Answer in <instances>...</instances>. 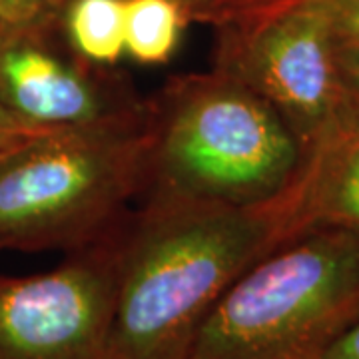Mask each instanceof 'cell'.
I'll list each match as a JSON object with an SVG mask.
<instances>
[{"label": "cell", "mask_w": 359, "mask_h": 359, "mask_svg": "<svg viewBox=\"0 0 359 359\" xmlns=\"http://www.w3.org/2000/svg\"><path fill=\"white\" fill-rule=\"evenodd\" d=\"M124 222L108 359H186L202 321L285 242L282 194L226 204L148 188Z\"/></svg>", "instance_id": "obj_1"}, {"label": "cell", "mask_w": 359, "mask_h": 359, "mask_svg": "<svg viewBox=\"0 0 359 359\" xmlns=\"http://www.w3.org/2000/svg\"><path fill=\"white\" fill-rule=\"evenodd\" d=\"M156 98L138 114L50 130L0 158V250H78L152 184Z\"/></svg>", "instance_id": "obj_2"}, {"label": "cell", "mask_w": 359, "mask_h": 359, "mask_svg": "<svg viewBox=\"0 0 359 359\" xmlns=\"http://www.w3.org/2000/svg\"><path fill=\"white\" fill-rule=\"evenodd\" d=\"M359 320V230L278 245L222 295L186 359H318Z\"/></svg>", "instance_id": "obj_3"}, {"label": "cell", "mask_w": 359, "mask_h": 359, "mask_svg": "<svg viewBox=\"0 0 359 359\" xmlns=\"http://www.w3.org/2000/svg\"><path fill=\"white\" fill-rule=\"evenodd\" d=\"M156 98L150 188L226 204H264L295 178L302 146L278 110L212 68L176 76Z\"/></svg>", "instance_id": "obj_4"}, {"label": "cell", "mask_w": 359, "mask_h": 359, "mask_svg": "<svg viewBox=\"0 0 359 359\" xmlns=\"http://www.w3.org/2000/svg\"><path fill=\"white\" fill-rule=\"evenodd\" d=\"M214 68L271 104L306 152L347 104L337 44L316 0H273L216 25Z\"/></svg>", "instance_id": "obj_5"}, {"label": "cell", "mask_w": 359, "mask_h": 359, "mask_svg": "<svg viewBox=\"0 0 359 359\" xmlns=\"http://www.w3.org/2000/svg\"><path fill=\"white\" fill-rule=\"evenodd\" d=\"M126 218L54 269L0 276V359H108Z\"/></svg>", "instance_id": "obj_6"}, {"label": "cell", "mask_w": 359, "mask_h": 359, "mask_svg": "<svg viewBox=\"0 0 359 359\" xmlns=\"http://www.w3.org/2000/svg\"><path fill=\"white\" fill-rule=\"evenodd\" d=\"M0 100L26 124L44 130L106 124L150 104L114 68L80 58L68 46L60 20L0 25Z\"/></svg>", "instance_id": "obj_7"}, {"label": "cell", "mask_w": 359, "mask_h": 359, "mask_svg": "<svg viewBox=\"0 0 359 359\" xmlns=\"http://www.w3.org/2000/svg\"><path fill=\"white\" fill-rule=\"evenodd\" d=\"M280 198L285 242L327 226L359 230V104L347 102L304 152Z\"/></svg>", "instance_id": "obj_8"}, {"label": "cell", "mask_w": 359, "mask_h": 359, "mask_svg": "<svg viewBox=\"0 0 359 359\" xmlns=\"http://www.w3.org/2000/svg\"><path fill=\"white\" fill-rule=\"evenodd\" d=\"M190 22L178 0H124V52L142 66L168 65Z\"/></svg>", "instance_id": "obj_9"}, {"label": "cell", "mask_w": 359, "mask_h": 359, "mask_svg": "<svg viewBox=\"0 0 359 359\" xmlns=\"http://www.w3.org/2000/svg\"><path fill=\"white\" fill-rule=\"evenodd\" d=\"M60 30L80 58L114 68L124 52V0H70Z\"/></svg>", "instance_id": "obj_10"}, {"label": "cell", "mask_w": 359, "mask_h": 359, "mask_svg": "<svg viewBox=\"0 0 359 359\" xmlns=\"http://www.w3.org/2000/svg\"><path fill=\"white\" fill-rule=\"evenodd\" d=\"M70 0H0V25L39 26L58 22Z\"/></svg>", "instance_id": "obj_11"}, {"label": "cell", "mask_w": 359, "mask_h": 359, "mask_svg": "<svg viewBox=\"0 0 359 359\" xmlns=\"http://www.w3.org/2000/svg\"><path fill=\"white\" fill-rule=\"evenodd\" d=\"M325 14L337 50H359V0H316Z\"/></svg>", "instance_id": "obj_12"}, {"label": "cell", "mask_w": 359, "mask_h": 359, "mask_svg": "<svg viewBox=\"0 0 359 359\" xmlns=\"http://www.w3.org/2000/svg\"><path fill=\"white\" fill-rule=\"evenodd\" d=\"M46 132H50V130L26 124L25 120L14 116L0 100V152H11L14 148L22 146L36 136H42Z\"/></svg>", "instance_id": "obj_13"}, {"label": "cell", "mask_w": 359, "mask_h": 359, "mask_svg": "<svg viewBox=\"0 0 359 359\" xmlns=\"http://www.w3.org/2000/svg\"><path fill=\"white\" fill-rule=\"evenodd\" d=\"M337 62L347 102L359 104V50H339Z\"/></svg>", "instance_id": "obj_14"}, {"label": "cell", "mask_w": 359, "mask_h": 359, "mask_svg": "<svg viewBox=\"0 0 359 359\" xmlns=\"http://www.w3.org/2000/svg\"><path fill=\"white\" fill-rule=\"evenodd\" d=\"M318 359H359V320L339 335Z\"/></svg>", "instance_id": "obj_15"}, {"label": "cell", "mask_w": 359, "mask_h": 359, "mask_svg": "<svg viewBox=\"0 0 359 359\" xmlns=\"http://www.w3.org/2000/svg\"><path fill=\"white\" fill-rule=\"evenodd\" d=\"M268 2H273V0H216L212 4V8L205 14L204 25H216L218 20L230 16V14L242 13V11L262 6V4H268Z\"/></svg>", "instance_id": "obj_16"}, {"label": "cell", "mask_w": 359, "mask_h": 359, "mask_svg": "<svg viewBox=\"0 0 359 359\" xmlns=\"http://www.w3.org/2000/svg\"><path fill=\"white\" fill-rule=\"evenodd\" d=\"M178 2L186 6V11L190 13L192 22H204L205 14H208V11L212 8V4L216 0H178Z\"/></svg>", "instance_id": "obj_17"}, {"label": "cell", "mask_w": 359, "mask_h": 359, "mask_svg": "<svg viewBox=\"0 0 359 359\" xmlns=\"http://www.w3.org/2000/svg\"><path fill=\"white\" fill-rule=\"evenodd\" d=\"M14 150H16V148H14ZM4 154H8V152H0V158H2Z\"/></svg>", "instance_id": "obj_18"}]
</instances>
